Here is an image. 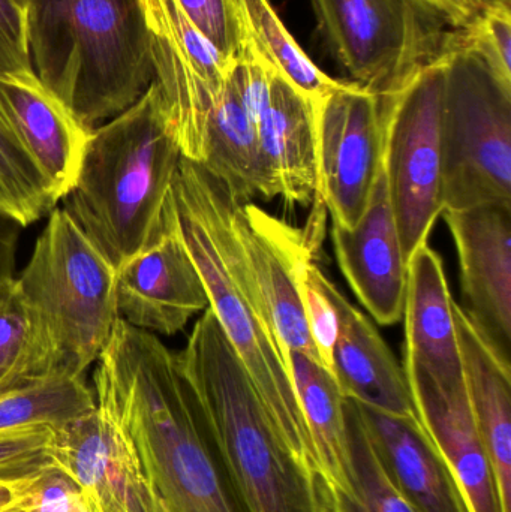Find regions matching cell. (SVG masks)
Listing matches in <instances>:
<instances>
[{"label": "cell", "mask_w": 511, "mask_h": 512, "mask_svg": "<svg viewBox=\"0 0 511 512\" xmlns=\"http://www.w3.org/2000/svg\"><path fill=\"white\" fill-rule=\"evenodd\" d=\"M96 363L95 402L119 418L168 510L242 512L176 352L119 318Z\"/></svg>", "instance_id": "1"}, {"label": "cell", "mask_w": 511, "mask_h": 512, "mask_svg": "<svg viewBox=\"0 0 511 512\" xmlns=\"http://www.w3.org/2000/svg\"><path fill=\"white\" fill-rule=\"evenodd\" d=\"M171 200L177 230L200 271L209 307L248 372L273 426L294 456L321 475L287 352L234 234L233 198L198 162L182 158Z\"/></svg>", "instance_id": "2"}, {"label": "cell", "mask_w": 511, "mask_h": 512, "mask_svg": "<svg viewBox=\"0 0 511 512\" xmlns=\"http://www.w3.org/2000/svg\"><path fill=\"white\" fill-rule=\"evenodd\" d=\"M176 360L240 511L332 512L329 486L282 441L210 307Z\"/></svg>", "instance_id": "3"}, {"label": "cell", "mask_w": 511, "mask_h": 512, "mask_svg": "<svg viewBox=\"0 0 511 512\" xmlns=\"http://www.w3.org/2000/svg\"><path fill=\"white\" fill-rule=\"evenodd\" d=\"M182 149L155 83L93 129L62 209L116 268L167 228Z\"/></svg>", "instance_id": "4"}, {"label": "cell", "mask_w": 511, "mask_h": 512, "mask_svg": "<svg viewBox=\"0 0 511 512\" xmlns=\"http://www.w3.org/2000/svg\"><path fill=\"white\" fill-rule=\"evenodd\" d=\"M26 18L36 78L89 131L155 80L140 0H30Z\"/></svg>", "instance_id": "5"}, {"label": "cell", "mask_w": 511, "mask_h": 512, "mask_svg": "<svg viewBox=\"0 0 511 512\" xmlns=\"http://www.w3.org/2000/svg\"><path fill=\"white\" fill-rule=\"evenodd\" d=\"M116 276L117 268L56 207L17 280L57 375L83 376L110 340L119 319Z\"/></svg>", "instance_id": "6"}, {"label": "cell", "mask_w": 511, "mask_h": 512, "mask_svg": "<svg viewBox=\"0 0 511 512\" xmlns=\"http://www.w3.org/2000/svg\"><path fill=\"white\" fill-rule=\"evenodd\" d=\"M441 150L443 212L511 204V89L452 42L444 53Z\"/></svg>", "instance_id": "7"}, {"label": "cell", "mask_w": 511, "mask_h": 512, "mask_svg": "<svg viewBox=\"0 0 511 512\" xmlns=\"http://www.w3.org/2000/svg\"><path fill=\"white\" fill-rule=\"evenodd\" d=\"M444 54L380 98L383 170L405 259L428 243L443 213Z\"/></svg>", "instance_id": "8"}, {"label": "cell", "mask_w": 511, "mask_h": 512, "mask_svg": "<svg viewBox=\"0 0 511 512\" xmlns=\"http://www.w3.org/2000/svg\"><path fill=\"white\" fill-rule=\"evenodd\" d=\"M336 59L351 83L378 98L446 53L449 24L420 0H312Z\"/></svg>", "instance_id": "9"}, {"label": "cell", "mask_w": 511, "mask_h": 512, "mask_svg": "<svg viewBox=\"0 0 511 512\" xmlns=\"http://www.w3.org/2000/svg\"><path fill=\"white\" fill-rule=\"evenodd\" d=\"M153 72L183 158L201 164L207 126L234 57L219 53L176 0H140Z\"/></svg>", "instance_id": "10"}, {"label": "cell", "mask_w": 511, "mask_h": 512, "mask_svg": "<svg viewBox=\"0 0 511 512\" xmlns=\"http://www.w3.org/2000/svg\"><path fill=\"white\" fill-rule=\"evenodd\" d=\"M317 198L333 224L351 230L368 207L383 164L380 98L342 83L314 105Z\"/></svg>", "instance_id": "11"}, {"label": "cell", "mask_w": 511, "mask_h": 512, "mask_svg": "<svg viewBox=\"0 0 511 512\" xmlns=\"http://www.w3.org/2000/svg\"><path fill=\"white\" fill-rule=\"evenodd\" d=\"M236 80L279 197L311 206L317 200L314 105L254 53L237 60Z\"/></svg>", "instance_id": "12"}, {"label": "cell", "mask_w": 511, "mask_h": 512, "mask_svg": "<svg viewBox=\"0 0 511 512\" xmlns=\"http://www.w3.org/2000/svg\"><path fill=\"white\" fill-rule=\"evenodd\" d=\"M54 465L83 490L92 512H170L134 447L107 406L53 429Z\"/></svg>", "instance_id": "13"}, {"label": "cell", "mask_w": 511, "mask_h": 512, "mask_svg": "<svg viewBox=\"0 0 511 512\" xmlns=\"http://www.w3.org/2000/svg\"><path fill=\"white\" fill-rule=\"evenodd\" d=\"M116 306L132 327L164 336L179 333L209 307L200 271L177 230L173 200L164 234L117 268Z\"/></svg>", "instance_id": "14"}, {"label": "cell", "mask_w": 511, "mask_h": 512, "mask_svg": "<svg viewBox=\"0 0 511 512\" xmlns=\"http://www.w3.org/2000/svg\"><path fill=\"white\" fill-rule=\"evenodd\" d=\"M441 215L458 252L462 309L511 364V204Z\"/></svg>", "instance_id": "15"}, {"label": "cell", "mask_w": 511, "mask_h": 512, "mask_svg": "<svg viewBox=\"0 0 511 512\" xmlns=\"http://www.w3.org/2000/svg\"><path fill=\"white\" fill-rule=\"evenodd\" d=\"M233 228L282 348L287 355L299 352L321 364L297 286V267L303 256L312 251L308 234L279 221L255 204L236 201Z\"/></svg>", "instance_id": "16"}, {"label": "cell", "mask_w": 511, "mask_h": 512, "mask_svg": "<svg viewBox=\"0 0 511 512\" xmlns=\"http://www.w3.org/2000/svg\"><path fill=\"white\" fill-rule=\"evenodd\" d=\"M333 248L348 285L381 325L404 316L408 262L402 251L383 164L356 227L333 224Z\"/></svg>", "instance_id": "17"}, {"label": "cell", "mask_w": 511, "mask_h": 512, "mask_svg": "<svg viewBox=\"0 0 511 512\" xmlns=\"http://www.w3.org/2000/svg\"><path fill=\"white\" fill-rule=\"evenodd\" d=\"M417 418L449 465L470 512H506L467 390H447L425 370L404 366Z\"/></svg>", "instance_id": "18"}, {"label": "cell", "mask_w": 511, "mask_h": 512, "mask_svg": "<svg viewBox=\"0 0 511 512\" xmlns=\"http://www.w3.org/2000/svg\"><path fill=\"white\" fill-rule=\"evenodd\" d=\"M0 120L59 201L74 185L92 131L32 77H0Z\"/></svg>", "instance_id": "19"}, {"label": "cell", "mask_w": 511, "mask_h": 512, "mask_svg": "<svg viewBox=\"0 0 511 512\" xmlns=\"http://www.w3.org/2000/svg\"><path fill=\"white\" fill-rule=\"evenodd\" d=\"M453 307L443 259L425 243L408 262L404 366L425 370L447 390L465 387Z\"/></svg>", "instance_id": "20"}, {"label": "cell", "mask_w": 511, "mask_h": 512, "mask_svg": "<svg viewBox=\"0 0 511 512\" xmlns=\"http://www.w3.org/2000/svg\"><path fill=\"white\" fill-rule=\"evenodd\" d=\"M357 406L387 475L413 512H470L458 481L419 418Z\"/></svg>", "instance_id": "21"}, {"label": "cell", "mask_w": 511, "mask_h": 512, "mask_svg": "<svg viewBox=\"0 0 511 512\" xmlns=\"http://www.w3.org/2000/svg\"><path fill=\"white\" fill-rule=\"evenodd\" d=\"M339 313L332 375L342 394L360 405L402 418H417L404 369L383 336L330 282Z\"/></svg>", "instance_id": "22"}, {"label": "cell", "mask_w": 511, "mask_h": 512, "mask_svg": "<svg viewBox=\"0 0 511 512\" xmlns=\"http://www.w3.org/2000/svg\"><path fill=\"white\" fill-rule=\"evenodd\" d=\"M465 390L506 512H511V364L494 351L455 301Z\"/></svg>", "instance_id": "23"}, {"label": "cell", "mask_w": 511, "mask_h": 512, "mask_svg": "<svg viewBox=\"0 0 511 512\" xmlns=\"http://www.w3.org/2000/svg\"><path fill=\"white\" fill-rule=\"evenodd\" d=\"M233 60L221 101L207 126L200 165L236 203H252L257 197L270 201L279 197L278 188L267 170L257 131L243 105Z\"/></svg>", "instance_id": "24"}, {"label": "cell", "mask_w": 511, "mask_h": 512, "mask_svg": "<svg viewBox=\"0 0 511 512\" xmlns=\"http://www.w3.org/2000/svg\"><path fill=\"white\" fill-rule=\"evenodd\" d=\"M291 379L330 496L350 492L347 397L326 367L299 352L288 354Z\"/></svg>", "instance_id": "25"}, {"label": "cell", "mask_w": 511, "mask_h": 512, "mask_svg": "<svg viewBox=\"0 0 511 512\" xmlns=\"http://www.w3.org/2000/svg\"><path fill=\"white\" fill-rule=\"evenodd\" d=\"M246 45L270 68L296 87L312 105L342 81L324 74L297 44L270 0H234Z\"/></svg>", "instance_id": "26"}, {"label": "cell", "mask_w": 511, "mask_h": 512, "mask_svg": "<svg viewBox=\"0 0 511 512\" xmlns=\"http://www.w3.org/2000/svg\"><path fill=\"white\" fill-rule=\"evenodd\" d=\"M54 375L50 346L18 280H0V394Z\"/></svg>", "instance_id": "27"}, {"label": "cell", "mask_w": 511, "mask_h": 512, "mask_svg": "<svg viewBox=\"0 0 511 512\" xmlns=\"http://www.w3.org/2000/svg\"><path fill=\"white\" fill-rule=\"evenodd\" d=\"M95 406L83 376H48L0 394V432L30 426L57 429Z\"/></svg>", "instance_id": "28"}, {"label": "cell", "mask_w": 511, "mask_h": 512, "mask_svg": "<svg viewBox=\"0 0 511 512\" xmlns=\"http://www.w3.org/2000/svg\"><path fill=\"white\" fill-rule=\"evenodd\" d=\"M350 442V492L332 496V512H413L396 490L354 400L345 402Z\"/></svg>", "instance_id": "29"}, {"label": "cell", "mask_w": 511, "mask_h": 512, "mask_svg": "<svg viewBox=\"0 0 511 512\" xmlns=\"http://www.w3.org/2000/svg\"><path fill=\"white\" fill-rule=\"evenodd\" d=\"M57 203L44 174L0 120V213L26 228L50 215Z\"/></svg>", "instance_id": "30"}, {"label": "cell", "mask_w": 511, "mask_h": 512, "mask_svg": "<svg viewBox=\"0 0 511 512\" xmlns=\"http://www.w3.org/2000/svg\"><path fill=\"white\" fill-rule=\"evenodd\" d=\"M452 44L479 56L511 89L510 0H495L470 24L453 30Z\"/></svg>", "instance_id": "31"}, {"label": "cell", "mask_w": 511, "mask_h": 512, "mask_svg": "<svg viewBox=\"0 0 511 512\" xmlns=\"http://www.w3.org/2000/svg\"><path fill=\"white\" fill-rule=\"evenodd\" d=\"M297 286L321 364L332 373L333 351L339 336V313L330 295V280L315 264L312 251L303 256L297 267Z\"/></svg>", "instance_id": "32"}, {"label": "cell", "mask_w": 511, "mask_h": 512, "mask_svg": "<svg viewBox=\"0 0 511 512\" xmlns=\"http://www.w3.org/2000/svg\"><path fill=\"white\" fill-rule=\"evenodd\" d=\"M51 465H54L51 427L30 426L0 432V483H24Z\"/></svg>", "instance_id": "33"}, {"label": "cell", "mask_w": 511, "mask_h": 512, "mask_svg": "<svg viewBox=\"0 0 511 512\" xmlns=\"http://www.w3.org/2000/svg\"><path fill=\"white\" fill-rule=\"evenodd\" d=\"M194 26L225 57L245 53L246 39L234 0H176Z\"/></svg>", "instance_id": "34"}, {"label": "cell", "mask_w": 511, "mask_h": 512, "mask_svg": "<svg viewBox=\"0 0 511 512\" xmlns=\"http://www.w3.org/2000/svg\"><path fill=\"white\" fill-rule=\"evenodd\" d=\"M17 504L30 512H92L77 481L57 465L21 483Z\"/></svg>", "instance_id": "35"}, {"label": "cell", "mask_w": 511, "mask_h": 512, "mask_svg": "<svg viewBox=\"0 0 511 512\" xmlns=\"http://www.w3.org/2000/svg\"><path fill=\"white\" fill-rule=\"evenodd\" d=\"M32 75L26 8L17 0H0V77Z\"/></svg>", "instance_id": "36"}, {"label": "cell", "mask_w": 511, "mask_h": 512, "mask_svg": "<svg viewBox=\"0 0 511 512\" xmlns=\"http://www.w3.org/2000/svg\"><path fill=\"white\" fill-rule=\"evenodd\" d=\"M452 29H462L470 24L486 6L495 0H420Z\"/></svg>", "instance_id": "37"}, {"label": "cell", "mask_w": 511, "mask_h": 512, "mask_svg": "<svg viewBox=\"0 0 511 512\" xmlns=\"http://www.w3.org/2000/svg\"><path fill=\"white\" fill-rule=\"evenodd\" d=\"M17 222L0 213V280L14 277L15 255H17Z\"/></svg>", "instance_id": "38"}, {"label": "cell", "mask_w": 511, "mask_h": 512, "mask_svg": "<svg viewBox=\"0 0 511 512\" xmlns=\"http://www.w3.org/2000/svg\"><path fill=\"white\" fill-rule=\"evenodd\" d=\"M20 487L21 483H0V512L17 504L18 496H20Z\"/></svg>", "instance_id": "39"}, {"label": "cell", "mask_w": 511, "mask_h": 512, "mask_svg": "<svg viewBox=\"0 0 511 512\" xmlns=\"http://www.w3.org/2000/svg\"><path fill=\"white\" fill-rule=\"evenodd\" d=\"M2 512H30L27 511L26 508L20 507L18 504L12 505V507L6 508V510H3Z\"/></svg>", "instance_id": "40"}, {"label": "cell", "mask_w": 511, "mask_h": 512, "mask_svg": "<svg viewBox=\"0 0 511 512\" xmlns=\"http://www.w3.org/2000/svg\"><path fill=\"white\" fill-rule=\"evenodd\" d=\"M18 3H20V5H23L24 8H27V3L30 2V0H17Z\"/></svg>", "instance_id": "41"}]
</instances>
